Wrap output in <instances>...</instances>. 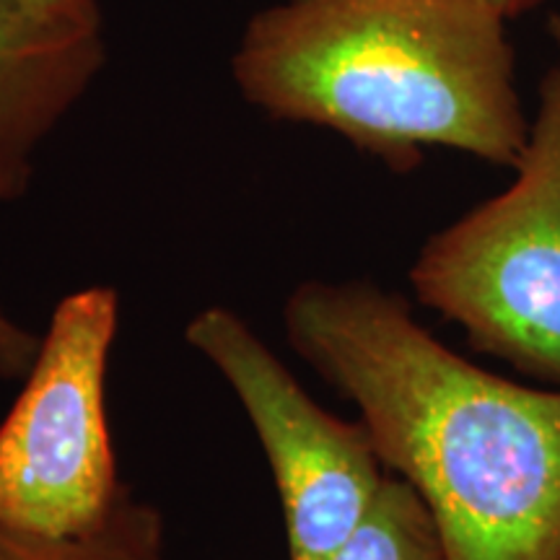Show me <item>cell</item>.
Returning a JSON list of instances; mask_svg holds the SVG:
<instances>
[{"label": "cell", "mask_w": 560, "mask_h": 560, "mask_svg": "<svg viewBox=\"0 0 560 560\" xmlns=\"http://www.w3.org/2000/svg\"><path fill=\"white\" fill-rule=\"evenodd\" d=\"M283 327L425 501L446 560H560V387L462 359L369 280H306Z\"/></svg>", "instance_id": "obj_1"}, {"label": "cell", "mask_w": 560, "mask_h": 560, "mask_svg": "<svg viewBox=\"0 0 560 560\" xmlns=\"http://www.w3.org/2000/svg\"><path fill=\"white\" fill-rule=\"evenodd\" d=\"M231 73L276 120L397 172L423 149L516 170L529 145L506 16L488 0H283L249 21Z\"/></svg>", "instance_id": "obj_2"}, {"label": "cell", "mask_w": 560, "mask_h": 560, "mask_svg": "<svg viewBox=\"0 0 560 560\" xmlns=\"http://www.w3.org/2000/svg\"><path fill=\"white\" fill-rule=\"evenodd\" d=\"M514 172L511 187L425 242L410 285L472 348L560 387V68L545 75Z\"/></svg>", "instance_id": "obj_3"}, {"label": "cell", "mask_w": 560, "mask_h": 560, "mask_svg": "<svg viewBox=\"0 0 560 560\" xmlns=\"http://www.w3.org/2000/svg\"><path fill=\"white\" fill-rule=\"evenodd\" d=\"M120 296L107 285L55 306L16 405L0 425V529L30 540H75L115 514L117 480L104 410Z\"/></svg>", "instance_id": "obj_4"}, {"label": "cell", "mask_w": 560, "mask_h": 560, "mask_svg": "<svg viewBox=\"0 0 560 560\" xmlns=\"http://www.w3.org/2000/svg\"><path fill=\"white\" fill-rule=\"evenodd\" d=\"M247 412L280 495L291 560H327L359 527L380 493L384 465L366 425L346 423L306 395L272 348L226 306L185 327Z\"/></svg>", "instance_id": "obj_5"}, {"label": "cell", "mask_w": 560, "mask_h": 560, "mask_svg": "<svg viewBox=\"0 0 560 560\" xmlns=\"http://www.w3.org/2000/svg\"><path fill=\"white\" fill-rule=\"evenodd\" d=\"M102 66V32L50 24L19 0H0V159L32 166V151L79 104Z\"/></svg>", "instance_id": "obj_6"}, {"label": "cell", "mask_w": 560, "mask_h": 560, "mask_svg": "<svg viewBox=\"0 0 560 560\" xmlns=\"http://www.w3.org/2000/svg\"><path fill=\"white\" fill-rule=\"evenodd\" d=\"M327 560H446V552L418 490L389 472L359 527Z\"/></svg>", "instance_id": "obj_7"}, {"label": "cell", "mask_w": 560, "mask_h": 560, "mask_svg": "<svg viewBox=\"0 0 560 560\" xmlns=\"http://www.w3.org/2000/svg\"><path fill=\"white\" fill-rule=\"evenodd\" d=\"M0 560H161V520L125 490L115 514L75 540H30L0 529Z\"/></svg>", "instance_id": "obj_8"}, {"label": "cell", "mask_w": 560, "mask_h": 560, "mask_svg": "<svg viewBox=\"0 0 560 560\" xmlns=\"http://www.w3.org/2000/svg\"><path fill=\"white\" fill-rule=\"evenodd\" d=\"M32 166L11 164L0 159V200H13L26 190ZM37 335L13 322L0 306V380H26L39 350Z\"/></svg>", "instance_id": "obj_9"}, {"label": "cell", "mask_w": 560, "mask_h": 560, "mask_svg": "<svg viewBox=\"0 0 560 560\" xmlns=\"http://www.w3.org/2000/svg\"><path fill=\"white\" fill-rule=\"evenodd\" d=\"M34 16L50 21L58 26L83 32H102V5L100 0H19Z\"/></svg>", "instance_id": "obj_10"}, {"label": "cell", "mask_w": 560, "mask_h": 560, "mask_svg": "<svg viewBox=\"0 0 560 560\" xmlns=\"http://www.w3.org/2000/svg\"><path fill=\"white\" fill-rule=\"evenodd\" d=\"M488 3H493L506 19H514V16H520V13L540 5L542 0H488Z\"/></svg>", "instance_id": "obj_11"}, {"label": "cell", "mask_w": 560, "mask_h": 560, "mask_svg": "<svg viewBox=\"0 0 560 560\" xmlns=\"http://www.w3.org/2000/svg\"><path fill=\"white\" fill-rule=\"evenodd\" d=\"M548 32H550V37H552V42H556V47L560 52V13H552V16H550Z\"/></svg>", "instance_id": "obj_12"}]
</instances>
